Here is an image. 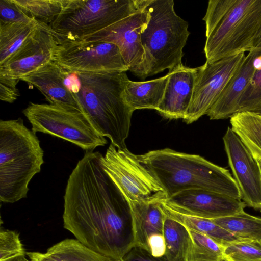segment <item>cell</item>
Returning <instances> with one entry per match:
<instances>
[{
    "label": "cell",
    "instance_id": "cell-18",
    "mask_svg": "<svg viewBox=\"0 0 261 261\" xmlns=\"http://www.w3.org/2000/svg\"><path fill=\"white\" fill-rule=\"evenodd\" d=\"M261 49L250 51L227 83L207 115L211 120L224 119L236 113L239 100L250 83L256 70V60Z\"/></svg>",
    "mask_w": 261,
    "mask_h": 261
},
{
    "label": "cell",
    "instance_id": "cell-10",
    "mask_svg": "<svg viewBox=\"0 0 261 261\" xmlns=\"http://www.w3.org/2000/svg\"><path fill=\"white\" fill-rule=\"evenodd\" d=\"M58 41L53 61L68 71L113 73L129 71L119 47L113 43Z\"/></svg>",
    "mask_w": 261,
    "mask_h": 261
},
{
    "label": "cell",
    "instance_id": "cell-12",
    "mask_svg": "<svg viewBox=\"0 0 261 261\" xmlns=\"http://www.w3.org/2000/svg\"><path fill=\"white\" fill-rule=\"evenodd\" d=\"M149 2L150 0L144 8L108 27L70 41H105L116 44L128 65L129 71L136 75L144 61L141 35L150 17L148 8Z\"/></svg>",
    "mask_w": 261,
    "mask_h": 261
},
{
    "label": "cell",
    "instance_id": "cell-26",
    "mask_svg": "<svg viewBox=\"0 0 261 261\" xmlns=\"http://www.w3.org/2000/svg\"><path fill=\"white\" fill-rule=\"evenodd\" d=\"M46 252L65 261H113L73 239L61 241L49 248Z\"/></svg>",
    "mask_w": 261,
    "mask_h": 261
},
{
    "label": "cell",
    "instance_id": "cell-27",
    "mask_svg": "<svg viewBox=\"0 0 261 261\" xmlns=\"http://www.w3.org/2000/svg\"><path fill=\"white\" fill-rule=\"evenodd\" d=\"M29 17L49 24L62 11L66 0H13Z\"/></svg>",
    "mask_w": 261,
    "mask_h": 261
},
{
    "label": "cell",
    "instance_id": "cell-35",
    "mask_svg": "<svg viewBox=\"0 0 261 261\" xmlns=\"http://www.w3.org/2000/svg\"><path fill=\"white\" fill-rule=\"evenodd\" d=\"M122 261H167L165 255L155 257L148 251L138 246L133 247L124 256Z\"/></svg>",
    "mask_w": 261,
    "mask_h": 261
},
{
    "label": "cell",
    "instance_id": "cell-9",
    "mask_svg": "<svg viewBox=\"0 0 261 261\" xmlns=\"http://www.w3.org/2000/svg\"><path fill=\"white\" fill-rule=\"evenodd\" d=\"M22 113L34 133L41 132L62 138L86 151H93L108 142L94 129L83 113L50 103L30 102Z\"/></svg>",
    "mask_w": 261,
    "mask_h": 261
},
{
    "label": "cell",
    "instance_id": "cell-22",
    "mask_svg": "<svg viewBox=\"0 0 261 261\" xmlns=\"http://www.w3.org/2000/svg\"><path fill=\"white\" fill-rule=\"evenodd\" d=\"M40 23L35 19L29 23H0V66L17 51Z\"/></svg>",
    "mask_w": 261,
    "mask_h": 261
},
{
    "label": "cell",
    "instance_id": "cell-33",
    "mask_svg": "<svg viewBox=\"0 0 261 261\" xmlns=\"http://www.w3.org/2000/svg\"><path fill=\"white\" fill-rule=\"evenodd\" d=\"M34 19L27 15L13 0H0V23H29Z\"/></svg>",
    "mask_w": 261,
    "mask_h": 261
},
{
    "label": "cell",
    "instance_id": "cell-30",
    "mask_svg": "<svg viewBox=\"0 0 261 261\" xmlns=\"http://www.w3.org/2000/svg\"><path fill=\"white\" fill-rule=\"evenodd\" d=\"M224 261L261 260V241H244L224 246Z\"/></svg>",
    "mask_w": 261,
    "mask_h": 261
},
{
    "label": "cell",
    "instance_id": "cell-38",
    "mask_svg": "<svg viewBox=\"0 0 261 261\" xmlns=\"http://www.w3.org/2000/svg\"><path fill=\"white\" fill-rule=\"evenodd\" d=\"M241 140L249 150L252 156L257 162L261 172V150L248 141L245 139Z\"/></svg>",
    "mask_w": 261,
    "mask_h": 261
},
{
    "label": "cell",
    "instance_id": "cell-13",
    "mask_svg": "<svg viewBox=\"0 0 261 261\" xmlns=\"http://www.w3.org/2000/svg\"><path fill=\"white\" fill-rule=\"evenodd\" d=\"M228 163L246 205L261 212V172L252 154L228 127L223 137Z\"/></svg>",
    "mask_w": 261,
    "mask_h": 261
},
{
    "label": "cell",
    "instance_id": "cell-23",
    "mask_svg": "<svg viewBox=\"0 0 261 261\" xmlns=\"http://www.w3.org/2000/svg\"><path fill=\"white\" fill-rule=\"evenodd\" d=\"M211 220L241 239L261 241V218L251 215L244 211Z\"/></svg>",
    "mask_w": 261,
    "mask_h": 261
},
{
    "label": "cell",
    "instance_id": "cell-40",
    "mask_svg": "<svg viewBox=\"0 0 261 261\" xmlns=\"http://www.w3.org/2000/svg\"><path fill=\"white\" fill-rule=\"evenodd\" d=\"M27 261H29V260H27ZM29 261H34V260H31V259H30V260H29Z\"/></svg>",
    "mask_w": 261,
    "mask_h": 261
},
{
    "label": "cell",
    "instance_id": "cell-32",
    "mask_svg": "<svg viewBox=\"0 0 261 261\" xmlns=\"http://www.w3.org/2000/svg\"><path fill=\"white\" fill-rule=\"evenodd\" d=\"M236 2V0H210L202 19L205 23V31L211 30L220 21Z\"/></svg>",
    "mask_w": 261,
    "mask_h": 261
},
{
    "label": "cell",
    "instance_id": "cell-25",
    "mask_svg": "<svg viewBox=\"0 0 261 261\" xmlns=\"http://www.w3.org/2000/svg\"><path fill=\"white\" fill-rule=\"evenodd\" d=\"M187 228L191 241L184 261H224V246L203 234Z\"/></svg>",
    "mask_w": 261,
    "mask_h": 261
},
{
    "label": "cell",
    "instance_id": "cell-8",
    "mask_svg": "<svg viewBox=\"0 0 261 261\" xmlns=\"http://www.w3.org/2000/svg\"><path fill=\"white\" fill-rule=\"evenodd\" d=\"M101 165L128 202H160L168 199L160 183L140 160L127 148L112 144L100 157Z\"/></svg>",
    "mask_w": 261,
    "mask_h": 261
},
{
    "label": "cell",
    "instance_id": "cell-4",
    "mask_svg": "<svg viewBox=\"0 0 261 261\" xmlns=\"http://www.w3.org/2000/svg\"><path fill=\"white\" fill-rule=\"evenodd\" d=\"M44 151L36 133L23 119L0 121V201L14 203L26 198L29 184L40 172Z\"/></svg>",
    "mask_w": 261,
    "mask_h": 261
},
{
    "label": "cell",
    "instance_id": "cell-14",
    "mask_svg": "<svg viewBox=\"0 0 261 261\" xmlns=\"http://www.w3.org/2000/svg\"><path fill=\"white\" fill-rule=\"evenodd\" d=\"M160 202L179 213L210 220L237 214L246 206L240 200L202 189L183 191Z\"/></svg>",
    "mask_w": 261,
    "mask_h": 261
},
{
    "label": "cell",
    "instance_id": "cell-42",
    "mask_svg": "<svg viewBox=\"0 0 261 261\" xmlns=\"http://www.w3.org/2000/svg\"></svg>",
    "mask_w": 261,
    "mask_h": 261
},
{
    "label": "cell",
    "instance_id": "cell-11",
    "mask_svg": "<svg viewBox=\"0 0 261 261\" xmlns=\"http://www.w3.org/2000/svg\"><path fill=\"white\" fill-rule=\"evenodd\" d=\"M245 53L205 63L197 67L193 96L185 118L191 124L206 115L223 89L236 73L245 57Z\"/></svg>",
    "mask_w": 261,
    "mask_h": 261
},
{
    "label": "cell",
    "instance_id": "cell-21",
    "mask_svg": "<svg viewBox=\"0 0 261 261\" xmlns=\"http://www.w3.org/2000/svg\"><path fill=\"white\" fill-rule=\"evenodd\" d=\"M160 206L167 217L183 224L192 230L203 234L223 246L244 241L210 219L184 215L172 210L160 202Z\"/></svg>",
    "mask_w": 261,
    "mask_h": 261
},
{
    "label": "cell",
    "instance_id": "cell-2",
    "mask_svg": "<svg viewBox=\"0 0 261 261\" xmlns=\"http://www.w3.org/2000/svg\"><path fill=\"white\" fill-rule=\"evenodd\" d=\"M126 72L82 73L65 70L66 87L76 96L94 129L119 149L126 148L125 140L133 111L124 98Z\"/></svg>",
    "mask_w": 261,
    "mask_h": 261
},
{
    "label": "cell",
    "instance_id": "cell-34",
    "mask_svg": "<svg viewBox=\"0 0 261 261\" xmlns=\"http://www.w3.org/2000/svg\"><path fill=\"white\" fill-rule=\"evenodd\" d=\"M19 79L0 72V99L2 101L13 103L20 95L17 88Z\"/></svg>",
    "mask_w": 261,
    "mask_h": 261
},
{
    "label": "cell",
    "instance_id": "cell-39",
    "mask_svg": "<svg viewBox=\"0 0 261 261\" xmlns=\"http://www.w3.org/2000/svg\"><path fill=\"white\" fill-rule=\"evenodd\" d=\"M12 261H27L25 257H21L16 258Z\"/></svg>",
    "mask_w": 261,
    "mask_h": 261
},
{
    "label": "cell",
    "instance_id": "cell-19",
    "mask_svg": "<svg viewBox=\"0 0 261 261\" xmlns=\"http://www.w3.org/2000/svg\"><path fill=\"white\" fill-rule=\"evenodd\" d=\"M128 203L133 223L134 246L142 247L149 252L148 239L154 234H163L165 215L160 202Z\"/></svg>",
    "mask_w": 261,
    "mask_h": 261
},
{
    "label": "cell",
    "instance_id": "cell-28",
    "mask_svg": "<svg viewBox=\"0 0 261 261\" xmlns=\"http://www.w3.org/2000/svg\"><path fill=\"white\" fill-rule=\"evenodd\" d=\"M231 129L241 139H245L261 150V114L241 112L230 117Z\"/></svg>",
    "mask_w": 261,
    "mask_h": 261
},
{
    "label": "cell",
    "instance_id": "cell-24",
    "mask_svg": "<svg viewBox=\"0 0 261 261\" xmlns=\"http://www.w3.org/2000/svg\"><path fill=\"white\" fill-rule=\"evenodd\" d=\"M163 235L167 261H184L191 241L187 227L165 215Z\"/></svg>",
    "mask_w": 261,
    "mask_h": 261
},
{
    "label": "cell",
    "instance_id": "cell-37",
    "mask_svg": "<svg viewBox=\"0 0 261 261\" xmlns=\"http://www.w3.org/2000/svg\"><path fill=\"white\" fill-rule=\"evenodd\" d=\"M26 254L31 260L34 261H65L60 257L48 253H40L38 252H27Z\"/></svg>",
    "mask_w": 261,
    "mask_h": 261
},
{
    "label": "cell",
    "instance_id": "cell-31",
    "mask_svg": "<svg viewBox=\"0 0 261 261\" xmlns=\"http://www.w3.org/2000/svg\"><path fill=\"white\" fill-rule=\"evenodd\" d=\"M23 244L19 234L12 230H0V261H12L16 258L25 257Z\"/></svg>",
    "mask_w": 261,
    "mask_h": 261
},
{
    "label": "cell",
    "instance_id": "cell-6",
    "mask_svg": "<svg viewBox=\"0 0 261 261\" xmlns=\"http://www.w3.org/2000/svg\"><path fill=\"white\" fill-rule=\"evenodd\" d=\"M206 62L261 49V0H236L215 27L205 31Z\"/></svg>",
    "mask_w": 261,
    "mask_h": 261
},
{
    "label": "cell",
    "instance_id": "cell-7",
    "mask_svg": "<svg viewBox=\"0 0 261 261\" xmlns=\"http://www.w3.org/2000/svg\"><path fill=\"white\" fill-rule=\"evenodd\" d=\"M149 0H66L49 24L59 40L73 41L94 33L134 14Z\"/></svg>",
    "mask_w": 261,
    "mask_h": 261
},
{
    "label": "cell",
    "instance_id": "cell-15",
    "mask_svg": "<svg viewBox=\"0 0 261 261\" xmlns=\"http://www.w3.org/2000/svg\"><path fill=\"white\" fill-rule=\"evenodd\" d=\"M58 39L48 24L41 23L3 65L0 72L20 79L53 60Z\"/></svg>",
    "mask_w": 261,
    "mask_h": 261
},
{
    "label": "cell",
    "instance_id": "cell-36",
    "mask_svg": "<svg viewBox=\"0 0 261 261\" xmlns=\"http://www.w3.org/2000/svg\"><path fill=\"white\" fill-rule=\"evenodd\" d=\"M149 250L152 256L161 257L166 253V243L163 234H154L148 240Z\"/></svg>",
    "mask_w": 261,
    "mask_h": 261
},
{
    "label": "cell",
    "instance_id": "cell-1",
    "mask_svg": "<svg viewBox=\"0 0 261 261\" xmlns=\"http://www.w3.org/2000/svg\"><path fill=\"white\" fill-rule=\"evenodd\" d=\"M101 155L86 151L69 175L63 226L87 247L113 261H122L135 246L131 211L103 170Z\"/></svg>",
    "mask_w": 261,
    "mask_h": 261
},
{
    "label": "cell",
    "instance_id": "cell-17",
    "mask_svg": "<svg viewBox=\"0 0 261 261\" xmlns=\"http://www.w3.org/2000/svg\"><path fill=\"white\" fill-rule=\"evenodd\" d=\"M64 73L65 69L51 61L20 80L37 88L50 104L83 113L75 95L65 84Z\"/></svg>",
    "mask_w": 261,
    "mask_h": 261
},
{
    "label": "cell",
    "instance_id": "cell-29",
    "mask_svg": "<svg viewBox=\"0 0 261 261\" xmlns=\"http://www.w3.org/2000/svg\"><path fill=\"white\" fill-rule=\"evenodd\" d=\"M256 67L252 80L239 100L236 113L247 111L261 114V55L256 60Z\"/></svg>",
    "mask_w": 261,
    "mask_h": 261
},
{
    "label": "cell",
    "instance_id": "cell-20",
    "mask_svg": "<svg viewBox=\"0 0 261 261\" xmlns=\"http://www.w3.org/2000/svg\"><path fill=\"white\" fill-rule=\"evenodd\" d=\"M170 73L144 82H135L127 79L124 98L134 112L138 109H154L159 108L164 97Z\"/></svg>",
    "mask_w": 261,
    "mask_h": 261
},
{
    "label": "cell",
    "instance_id": "cell-16",
    "mask_svg": "<svg viewBox=\"0 0 261 261\" xmlns=\"http://www.w3.org/2000/svg\"><path fill=\"white\" fill-rule=\"evenodd\" d=\"M169 79L164 97L156 111L169 119H184L191 102L197 67L184 65L168 72Z\"/></svg>",
    "mask_w": 261,
    "mask_h": 261
},
{
    "label": "cell",
    "instance_id": "cell-5",
    "mask_svg": "<svg viewBox=\"0 0 261 261\" xmlns=\"http://www.w3.org/2000/svg\"><path fill=\"white\" fill-rule=\"evenodd\" d=\"M150 17L141 35L144 58L136 76L144 80L183 65V48L190 34L187 21L174 10L173 0H150Z\"/></svg>",
    "mask_w": 261,
    "mask_h": 261
},
{
    "label": "cell",
    "instance_id": "cell-41",
    "mask_svg": "<svg viewBox=\"0 0 261 261\" xmlns=\"http://www.w3.org/2000/svg\"><path fill=\"white\" fill-rule=\"evenodd\" d=\"M259 261H261V260H259Z\"/></svg>",
    "mask_w": 261,
    "mask_h": 261
},
{
    "label": "cell",
    "instance_id": "cell-3",
    "mask_svg": "<svg viewBox=\"0 0 261 261\" xmlns=\"http://www.w3.org/2000/svg\"><path fill=\"white\" fill-rule=\"evenodd\" d=\"M165 190L168 198L187 190L202 189L242 199L229 170L196 154L169 148L138 155Z\"/></svg>",
    "mask_w": 261,
    "mask_h": 261
}]
</instances>
